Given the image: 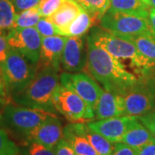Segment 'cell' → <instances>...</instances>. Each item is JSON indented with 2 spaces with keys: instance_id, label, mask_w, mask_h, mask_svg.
<instances>
[{
  "instance_id": "1",
  "label": "cell",
  "mask_w": 155,
  "mask_h": 155,
  "mask_svg": "<svg viewBox=\"0 0 155 155\" xmlns=\"http://www.w3.org/2000/svg\"><path fill=\"white\" fill-rule=\"evenodd\" d=\"M88 38L110 54L127 72L139 79L147 78L155 68V61L145 56L127 40L103 28H93Z\"/></svg>"
},
{
  "instance_id": "2",
  "label": "cell",
  "mask_w": 155,
  "mask_h": 155,
  "mask_svg": "<svg viewBox=\"0 0 155 155\" xmlns=\"http://www.w3.org/2000/svg\"><path fill=\"white\" fill-rule=\"evenodd\" d=\"M87 48V69L104 90L122 94L140 80L133 73L127 72L110 54L88 37Z\"/></svg>"
},
{
  "instance_id": "3",
  "label": "cell",
  "mask_w": 155,
  "mask_h": 155,
  "mask_svg": "<svg viewBox=\"0 0 155 155\" xmlns=\"http://www.w3.org/2000/svg\"><path fill=\"white\" fill-rule=\"evenodd\" d=\"M59 71L53 67H38L32 81L22 91L13 96L14 101L20 105L55 112L53 104V95L60 84Z\"/></svg>"
},
{
  "instance_id": "4",
  "label": "cell",
  "mask_w": 155,
  "mask_h": 155,
  "mask_svg": "<svg viewBox=\"0 0 155 155\" xmlns=\"http://www.w3.org/2000/svg\"><path fill=\"white\" fill-rule=\"evenodd\" d=\"M1 69L8 92L13 97L32 81L38 67L18 51L10 48Z\"/></svg>"
},
{
  "instance_id": "5",
  "label": "cell",
  "mask_w": 155,
  "mask_h": 155,
  "mask_svg": "<svg viewBox=\"0 0 155 155\" xmlns=\"http://www.w3.org/2000/svg\"><path fill=\"white\" fill-rule=\"evenodd\" d=\"M53 104L71 122H89L94 119L95 111L78 95L61 84L53 95Z\"/></svg>"
},
{
  "instance_id": "6",
  "label": "cell",
  "mask_w": 155,
  "mask_h": 155,
  "mask_svg": "<svg viewBox=\"0 0 155 155\" xmlns=\"http://www.w3.org/2000/svg\"><path fill=\"white\" fill-rule=\"evenodd\" d=\"M54 116H57L54 112L44 109L11 104L7 105L4 113L5 121L9 127L24 135Z\"/></svg>"
},
{
  "instance_id": "7",
  "label": "cell",
  "mask_w": 155,
  "mask_h": 155,
  "mask_svg": "<svg viewBox=\"0 0 155 155\" xmlns=\"http://www.w3.org/2000/svg\"><path fill=\"white\" fill-rule=\"evenodd\" d=\"M99 25L101 28L116 35H137L154 34L148 17L124 12L108 11L101 18Z\"/></svg>"
},
{
  "instance_id": "8",
  "label": "cell",
  "mask_w": 155,
  "mask_h": 155,
  "mask_svg": "<svg viewBox=\"0 0 155 155\" xmlns=\"http://www.w3.org/2000/svg\"><path fill=\"white\" fill-rule=\"evenodd\" d=\"M125 115L141 116L155 108V91L147 83V78L140 79L136 84L122 93Z\"/></svg>"
},
{
  "instance_id": "9",
  "label": "cell",
  "mask_w": 155,
  "mask_h": 155,
  "mask_svg": "<svg viewBox=\"0 0 155 155\" xmlns=\"http://www.w3.org/2000/svg\"><path fill=\"white\" fill-rule=\"evenodd\" d=\"M41 40L42 37L35 27L12 28L7 35L10 48L18 51L35 64H38L40 61Z\"/></svg>"
},
{
  "instance_id": "10",
  "label": "cell",
  "mask_w": 155,
  "mask_h": 155,
  "mask_svg": "<svg viewBox=\"0 0 155 155\" xmlns=\"http://www.w3.org/2000/svg\"><path fill=\"white\" fill-rule=\"evenodd\" d=\"M60 84L76 92L95 111L100 95L104 90L97 83L94 78L84 72H66L60 75Z\"/></svg>"
},
{
  "instance_id": "11",
  "label": "cell",
  "mask_w": 155,
  "mask_h": 155,
  "mask_svg": "<svg viewBox=\"0 0 155 155\" xmlns=\"http://www.w3.org/2000/svg\"><path fill=\"white\" fill-rule=\"evenodd\" d=\"M88 48L83 36H67L61 65L67 72H81L87 67Z\"/></svg>"
},
{
  "instance_id": "12",
  "label": "cell",
  "mask_w": 155,
  "mask_h": 155,
  "mask_svg": "<svg viewBox=\"0 0 155 155\" xmlns=\"http://www.w3.org/2000/svg\"><path fill=\"white\" fill-rule=\"evenodd\" d=\"M137 121V116H122L88 122L87 124L91 130L100 134L112 143H117L122 141L124 134Z\"/></svg>"
},
{
  "instance_id": "13",
  "label": "cell",
  "mask_w": 155,
  "mask_h": 155,
  "mask_svg": "<svg viewBox=\"0 0 155 155\" xmlns=\"http://www.w3.org/2000/svg\"><path fill=\"white\" fill-rule=\"evenodd\" d=\"M62 125L58 116L51 117L26 135L28 142H38L50 149L55 150L59 142L64 138Z\"/></svg>"
},
{
  "instance_id": "14",
  "label": "cell",
  "mask_w": 155,
  "mask_h": 155,
  "mask_svg": "<svg viewBox=\"0 0 155 155\" xmlns=\"http://www.w3.org/2000/svg\"><path fill=\"white\" fill-rule=\"evenodd\" d=\"M67 36L53 35L42 37L41 57L38 67H53L60 70L61 65V56L66 44Z\"/></svg>"
},
{
  "instance_id": "15",
  "label": "cell",
  "mask_w": 155,
  "mask_h": 155,
  "mask_svg": "<svg viewBox=\"0 0 155 155\" xmlns=\"http://www.w3.org/2000/svg\"><path fill=\"white\" fill-rule=\"evenodd\" d=\"M95 116L98 120L126 116L122 94L104 90L96 106Z\"/></svg>"
},
{
  "instance_id": "16",
  "label": "cell",
  "mask_w": 155,
  "mask_h": 155,
  "mask_svg": "<svg viewBox=\"0 0 155 155\" xmlns=\"http://www.w3.org/2000/svg\"><path fill=\"white\" fill-rule=\"evenodd\" d=\"M84 122H72L63 129L64 139L71 145L77 155H98L97 151L82 134Z\"/></svg>"
},
{
  "instance_id": "17",
  "label": "cell",
  "mask_w": 155,
  "mask_h": 155,
  "mask_svg": "<svg viewBox=\"0 0 155 155\" xmlns=\"http://www.w3.org/2000/svg\"><path fill=\"white\" fill-rule=\"evenodd\" d=\"M82 8L73 0H65L57 11L47 17V19L55 26L59 35H61L63 30L67 28L70 23L81 12Z\"/></svg>"
},
{
  "instance_id": "18",
  "label": "cell",
  "mask_w": 155,
  "mask_h": 155,
  "mask_svg": "<svg viewBox=\"0 0 155 155\" xmlns=\"http://www.w3.org/2000/svg\"><path fill=\"white\" fill-rule=\"evenodd\" d=\"M98 17L91 15L87 11L82 9L78 17L72 21L70 25L63 30L61 35L64 36H84L96 24L99 23Z\"/></svg>"
},
{
  "instance_id": "19",
  "label": "cell",
  "mask_w": 155,
  "mask_h": 155,
  "mask_svg": "<svg viewBox=\"0 0 155 155\" xmlns=\"http://www.w3.org/2000/svg\"><path fill=\"white\" fill-rule=\"evenodd\" d=\"M152 140H153L152 134L147 127L140 122L138 118V121L124 134L121 142L127 144L134 149L138 150Z\"/></svg>"
},
{
  "instance_id": "20",
  "label": "cell",
  "mask_w": 155,
  "mask_h": 155,
  "mask_svg": "<svg viewBox=\"0 0 155 155\" xmlns=\"http://www.w3.org/2000/svg\"><path fill=\"white\" fill-rule=\"evenodd\" d=\"M110 5L108 11L124 12L148 17L150 7L141 0H110Z\"/></svg>"
},
{
  "instance_id": "21",
  "label": "cell",
  "mask_w": 155,
  "mask_h": 155,
  "mask_svg": "<svg viewBox=\"0 0 155 155\" xmlns=\"http://www.w3.org/2000/svg\"><path fill=\"white\" fill-rule=\"evenodd\" d=\"M116 35V34H115ZM121 38L127 40L134 44L145 56L155 61V34L137 35H116Z\"/></svg>"
},
{
  "instance_id": "22",
  "label": "cell",
  "mask_w": 155,
  "mask_h": 155,
  "mask_svg": "<svg viewBox=\"0 0 155 155\" xmlns=\"http://www.w3.org/2000/svg\"><path fill=\"white\" fill-rule=\"evenodd\" d=\"M82 134L94 147L98 155H111L114 149L115 143L113 145V143L110 142L109 140H107L105 137L91 130L89 127L88 124L85 123H83Z\"/></svg>"
},
{
  "instance_id": "23",
  "label": "cell",
  "mask_w": 155,
  "mask_h": 155,
  "mask_svg": "<svg viewBox=\"0 0 155 155\" xmlns=\"http://www.w3.org/2000/svg\"><path fill=\"white\" fill-rule=\"evenodd\" d=\"M16 16L17 12L11 0H0V31L12 29Z\"/></svg>"
},
{
  "instance_id": "24",
  "label": "cell",
  "mask_w": 155,
  "mask_h": 155,
  "mask_svg": "<svg viewBox=\"0 0 155 155\" xmlns=\"http://www.w3.org/2000/svg\"><path fill=\"white\" fill-rule=\"evenodd\" d=\"M41 18V15L40 13L38 7L23 11L17 14L13 28L35 27Z\"/></svg>"
},
{
  "instance_id": "25",
  "label": "cell",
  "mask_w": 155,
  "mask_h": 155,
  "mask_svg": "<svg viewBox=\"0 0 155 155\" xmlns=\"http://www.w3.org/2000/svg\"><path fill=\"white\" fill-rule=\"evenodd\" d=\"M83 10L100 20L110 9V0H74Z\"/></svg>"
},
{
  "instance_id": "26",
  "label": "cell",
  "mask_w": 155,
  "mask_h": 155,
  "mask_svg": "<svg viewBox=\"0 0 155 155\" xmlns=\"http://www.w3.org/2000/svg\"><path fill=\"white\" fill-rule=\"evenodd\" d=\"M18 153L19 151L17 146L9 139L5 131L0 127V155H16Z\"/></svg>"
},
{
  "instance_id": "27",
  "label": "cell",
  "mask_w": 155,
  "mask_h": 155,
  "mask_svg": "<svg viewBox=\"0 0 155 155\" xmlns=\"http://www.w3.org/2000/svg\"><path fill=\"white\" fill-rule=\"evenodd\" d=\"M65 0H41L38 5V9L41 17H50L55 12Z\"/></svg>"
},
{
  "instance_id": "28",
  "label": "cell",
  "mask_w": 155,
  "mask_h": 155,
  "mask_svg": "<svg viewBox=\"0 0 155 155\" xmlns=\"http://www.w3.org/2000/svg\"><path fill=\"white\" fill-rule=\"evenodd\" d=\"M35 28L37 29L41 37H48V36H53V35H60L58 29L55 26L48 21L47 18L41 17L38 23L36 24Z\"/></svg>"
},
{
  "instance_id": "29",
  "label": "cell",
  "mask_w": 155,
  "mask_h": 155,
  "mask_svg": "<svg viewBox=\"0 0 155 155\" xmlns=\"http://www.w3.org/2000/svg\"><path fill=\"white\" fill-rule=\"evenodd\" d=\"M26 155H56L55 150L50 149L38 142H29L27 147Z\"/></svg>"
},
{
  "instance_id": "30",
  "label": "cell",
  "mask_w": 155,
  "mask_h": 155,
  "mask_svg": "<svg viewBox=\"0 0 155 155\" xmlns=\"http://www.w3.org/2000/svg\"><path fill=\"white\" fill-rule=\"evenodd\" d=\"M11 2L17 14L28 9L38 7L41 0H11Z\"/></svg>"
},
{
  "instance_id": "31",
  "label": "cell",
  "mask_w": 155,
  "mask_h": 155,
  "mask_svg": "<svg viewBox=\"0 0 155 155\" xmlns=\"http://www.w3.org/2000/svg\"><path fill=\"white\" fill-rule=\"evenodd\" d=\"M140 122L144 126L147 127V129L152 134L153 138L155 140V112L154 110L151 111L149 113L146 114L144 116H139Z\"/></svg>"
},
{
  "instance_id": "32",
  "label": "cell",
  "mask_w": 155,
  "mask_h": 155,
  "mask_svg": "<svg viewBox=\"0 0 155 155\" xmlns=\"http://www.w3.org/2000/svg\"><path fill=\"white\" fill-rule=\"evenodd\" d=\"M7 35L8 33L5 34V31H0V68L5 61L9 50L11 48L7 41Z\"/></svg>"
},
{
  "instance_id": "33",
  "label": "cell",
  "mask_w": 155,
  "mask_h": 155,
  "mask_svg": "<svg viewBox=\"0 0 155 155\" xmlns=\"http://www.w3.org/2000/svg\"><path fill=\"white\" fill-rule=\"evenodd\" d=\"M136 153L137 150L134 149L127 144L123 142H117L115 143L111 155H136Z\"/></svg>"
},
{
  "instance_id": "34",
  "label": "cell",
  "mask_w": 155,
  "mask_h": 155,
  "mask_svg": "<svg viewBox=\"0 0 155 155\" xmlns=\"http://www.w3.org/2000/svg\"><path fill=\"white\" fill-rule=\"evenodd\" d=\"M11 95L9 94L6 87L5 81L3 76L2 69L0 68V104H10Z\"/></svg>"
},
{
  "instance_id": "35",
  "label": "cell",
  "mask_w": 155,
  "mask_h": 155,
  "mask_svg": "<svg viewBox=\"0 0 155 155\" xmlns=\"http://www.w3.org/2000/svg\"><path fill=\"white\" fill-rule=\"evenodd\" d=\"M56 155H77L71 145L63 138L55 147Z\"/></svg>"
},
{
  "instance_id": "36",
  "label": "cell",
  "mask_w": 155,
  "mask_h": 155,
  "mask_svg": "<svg viewBox=\"0 0 155 155\" xmlns=\"http://www.w3.org/2000/svg\"><path fill=\"white\" fill-rule=\"evenodd\" d=\"M136 155H155V140H152L137 150Z\"/></svg>"
},
{
  "instance_id": "37",
  "label": "cell",
  "mask_w": 155,
  "mask_h": 155,
  "mask_svg": "<svg viewBox=\"0 0 155 155\" xmlns=\"http://www.w3.org/2000/svg\"><path fill=\"white\" fill-rule=\"evenodd\" d=\"M148 20H149L150 25L152 27V29L155 34V9L154 8H150L149 14H148Z\"/></svg>"
},
{
  "instance_id": "38",
  "label": "cell",
  "mask_w": 155,
  "mask_h": 155,
  "mask_svg": "<svg viewBox=\"0 0 155 155\" xmlns=\"http://www.w3.org/2000/svg\"><path fill=\"white\" fill-rule=\"evenodd\" d=\"M143 3H145L146 5H147L149 6V7H151V1L150 0H141Z\"/></svg>"
},
{
  "instance_id": "39",
  "label": "cell",
  "mask_w": 155,
  "mask_h": 155,
  "mask_svg": "<svg viewBox=\"0 0 155 155\" xmlns=\"http://www.w3.org/2000/svg\"><path fill=\"white\" fill-rule=\"evenodd\" d=\"M151 1V7L155 9V0H150Z\"/></svg>"
},
{
  "instance_id": "40",
  "label": "cell",
  "mask_w": 155,
  "mask_h": 155,
  "mask_svg": "<svg viewBox=\"0 0 155 155\" xmlns=\"http://www.w3.org/2000/svg\"><path fill=\"white\" fill-rule=\"evenodd\" d=\"M16 155H21V154H20V153H17V154H16Z\"/></svg>"
},
{
  "instance_id": "41",
  "label": "cell",
  "mask_w": 155,
  "mask_h": 155,
  "mask_svg": "<svg viewBox=\"0 0 155 155\" xmlns=\"http://www.w3.org/2000/svg\"><path fill=\"white\" fill-rule=\"evenodd\" d=\"M154 112H155V110H154Z\"/></svg>"
},
{
  "instance_id": "42",
  "label": "cell",
  "mask_w": 155,
  "mask_h": 155,
  "mask_svg": "<svg viewBox=\"0 0 155 155\" xmlns=\"http://www.w3.org/2000/svg\"><path fill=\"white\" fill-rule=\"evenodd\" d=\"M73 1H74V0H73Z\"/></svg>"
}]
</instances>
